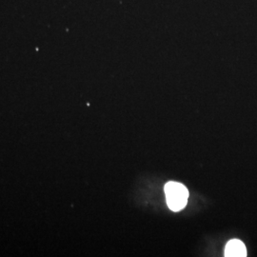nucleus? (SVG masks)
<instances>
[{
  "instance_id": "1",
  "label": "nucleus",
  "mask_w": 257,
  "mask_h": 257,
  "mask_svg": "<svg viewBox=\"0 0 257 257\" xmlns=\"http://www.w3.org/2000/svg\"><path fill=\"white\" fill-rule=\"evenodd\" d=\"M166 199L169 208L173 211H181L189 198V192L183 184L169 182L165 186Z\"/></svg>"
},
{
  "instance_id": "2",
  "label": "nucleus",
  "mask_w": 257,
  "mask_h": 257,
  "mask_svg": "<svg viewBox=\"0 0 257 257\" xmlns=\"http://www.w3.org/2000/svg\"><path fill=\"white\" fill-rule=\"evenodd\" d=\"M246 255H247L246 246L238 239H232L226 245L225 256L244 257Z\"/></svg>"
}]
</instances>
